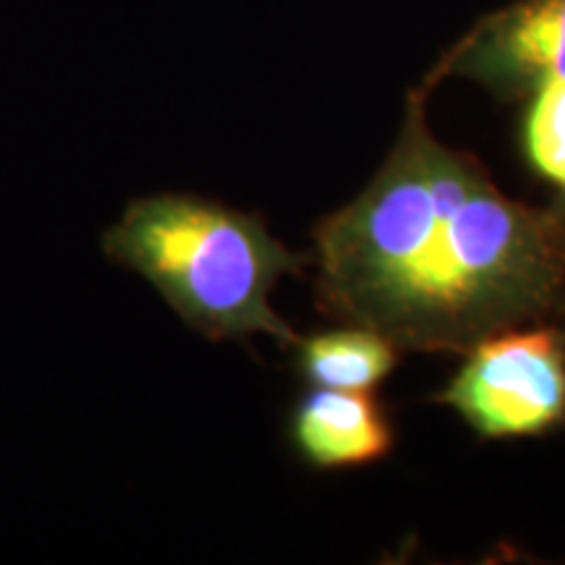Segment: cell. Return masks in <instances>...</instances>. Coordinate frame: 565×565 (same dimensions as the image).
Wrapping results in <instances>:
<instances>
[{
  "label": "cell",
  "mask_w": 565,
  "mask_h": 565,
  "mask_svg": "<svg viewBox=\"0 0 565 565\" xmlns=\"http://www.w3.org/2000/svg\"><path fill=\"white\" fill-rule=\"evenodd\" d=\"M294 450L317 471L356 469L393 448V424L370 393L312 387L288 422Z\"/></svg>",
  "instance_id": "5"
},
{
  "label": "cell",
  "mask_w": 565,
  "mask_h": 565,
  "mask_svg": "<svg viewBox=\"0 0 565 565\" xmlns=\"http://www.w3.org/2000/svg\"><path fill=\"white\" fill-rule=\"evenodd\" d=\"M445 76L475 79L503 97H529L565 79V0H519L487 13L429 71V89Z\"/></svg>",
  "instance_id": "4"
},
{
  "label": "cell",
  "mask_w": 565,
  "mask_h": 565,
  "mask_svg": "<svg viewBox=\"0 0 565 565\" xmlns=\"http://www.w3.org/2000/svg\"><path fill=\"white\" fill-rule=\"evenodd\" d=\"M545 212H547L550 225H553L557 249H561L563 259H565V192L557 196V200L550 204V207H545Z\"/></svg>",
  "instance_id": "8"
},
{
  "label": "cell",
  "mask_w": 565,
  "mask_h": 565,
  "mask_svg": "<svg viewBox=\"0 0 565 565\" xmlns=\"http://www.w3.org/2000/svg\"><path fill=\"white\" fill-rule=\"evenodd\" d=\"M408 95L383 168L315 238L317 309L398 351L466 353L524 324H565V259L545 210L513 202L475 154L427 124Z\"/></svg>",
  "instance_id": "1"
},
{
  "label": "cell",
  "mask_w": 565,
  "mask_h": 565,
  "mask_svg": "<svg viewBox=\"0 0 565 565\" xmlns=\"http://www.w3.org/2000/svg\"><path fill=\"white\" fill-rule=\"evenodd\" d=\"M524 150L534 171L565 192V79L542 84L529 95Z\"/></svg>",
  "instance_id": "7"
},
{
  "label": "cell",
  "mask_w": 565,
  "mask_h": 565,
  "mask_svg": "<svg viewBox=\"0 0 565 565\" xmlns=\"http://www.w3.org/2000/svg\"><path fill=\"white\" fill-rule=\"evenodd\" d=\"M103 252L150 280L210 341L299 343L270 294L282 275H301L309 257L280 244L257 215L192 194L145 196L105 233Z\"/></svg>",
  "instance_id": "2"
},
{
  "label": "cell",
  "mask_w": 565,
  "mask_h": 565,
  "mask_svg": "<svg viewBox=\"0 0 565 565\" xmlns=\"http://www.w3.org/2000/svg\"><path fill=\"white\" fill-rule=\"evenodd\" d=\"M296 366L312 387L370 393L395 370L398 349L370 328L345 324L309 338H299Z\"/></svg>",
  "instance_id": "6"
},
{
  "label": "cell",
  "mask_w": 565,
  "mask_h": 565,
  "mask_svg": "<svg viewBox=\"0 0 565 565\" xmlns=\"http://www.w3.org/2000/svg\"><path fill=\"white\" fill-rule=\"evenodd\" d=\"M435 401L487 440L553 433L565 424L563 324H524L477 343Z\"/></svg>",
  "instance_id": "3"
}]
</instances>
